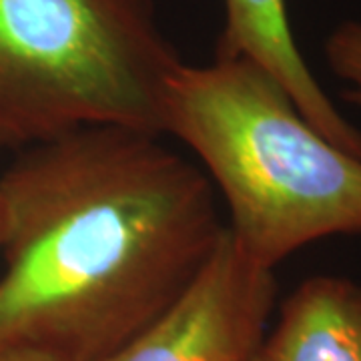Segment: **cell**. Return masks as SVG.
Here are the masks:
<instances>
[{
    "instance_id": "1",
    "label": "cell",
    "mask_w": 361,
    "mask_h": 361,
    "mask_svg": "<svg viewBox=\"0 0 361 361\" xmlns=\"http://www.w3.org/2000/svg\"><path fill=\"white\" fill-rule=\"evenodd\" d=\"M161 135L90 125L0 177V345L99 361L205 269L227 229L211 180Z\"/></svg>"
},
{
    "instance_id": "2",
    "label": "cell",
    "mask_w": 361,
    "mask_h": 361,
    "mask_svg": "<svg viewBox=\"0 0 361 361\" xmlns=\"http://www.w3.org/2000/svg\"><path fill=\"white\" fill-rule=\"evenodd\" d=\"M163 135L183 141L229 209L227 229L275 269L307 243L361 235V159L315 130L255 63H180L163 97Z\"/></svg>"
},
{
    "instance_id": "3",
    "label": "cell",
    "mask_w": 361,
    "mask_h": 361,
    "mask_svg": "<svg viewBox=\"0 0 361 361\" xmlns=\"http://www.w3.org/2000/svg\"><path fill=\"white\" fill-rule=\"evenodd\" d=\"M180 63L153 0H0V135L8 145L90 125L163 135Z\"/></svg>"
},
{
    "instance_id": "4",
    "label": "cell",
    "mask_w": 361,
    "mask_h": 361,
    "mask_svg": "<svg viewBox=\"0 0 361 361\" xmlns=\"http://www.w3.org/2000/svg\"><path fill=\"white\" fill-rule=\"evenodd\" d=\"M277 297L275 269L225 229L193 285L161 317L99 361H253Z\"/></svg>"
},
{
    "instance_id": "5",
    "label": "cell",
    "mask_w": 361,
    "mask_h": 361,
    "mask_svg": "<svg viewBox=\"0 0 361 361\" xmlns=\"http://www.w3.org/2000/svg\"><path fill=\"white\" fill-rule=\"evenodd\" d=\"M225 26L217 54L241 56L269 73L315 130L361 159V130L341 115L297 49L285 0H223Z\"/></svg>"
},
{
    "instance_id": "6",
    "label": "cell",
    "mask_w": 361,
    "mask_h": 361,
    "mask_svg": "<svg viewBox=\"0 0 361 361\" xmlns=\"http://www.w3.org/2000/svg\"><path fill=\"white\" fill-rule=\"evenodd\" d=\"M253 361H361V283L337 275L305 279Z\"/></svg>"
},
{
    "instance_id": "7",
    "label": "cell",
    "mask_w": 361,
    "mask_h": 361,
    "mask_svg": "<svg viewBox=\"0 0 361 361\" xmlns=\"http://www.w3.org/2000/svg\"><path fill=\"white\" fill-rule=\"evenodd\" d=\"M325 59L337 78L348 87L345 101L361 106V23H341L325 40Z\"/></svg>"
},
{
    "instance_id": "8",
    "label": "cell",
    "mask_w": 361,
    "mask_h": 361,
    "mask_svg": "<svg viewBox=\"0 0 361 361\" xmlns=\"http://www.w3.org/2000/svg\"><path fill=\"white\" fill-rule=\"evenodd\" d=\"M0 361H63L49 351L30 345H0Z\"/></svg>"
},
{
    "instance_id": "9",
    "label": "cell",
    "mask_w": 361,
    "mask_h": 361,
    "mask_svg": "<svg viewBox=\"0 0 361 361\" xmlns=\"http://www.w3.org/2000/svg\"><path fill=\"white\" fill-rule=\"evenodd\" d=\"M6 145H8V141H6V139H4V137L0 135V147H6Z\"/></svg>"
}]
</instances>
